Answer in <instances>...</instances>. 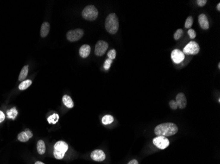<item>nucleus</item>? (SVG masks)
Instances as JSON below:
<instances>
[{
	"mask_svg": "<svg viewBox=\"0 0 220 164\" xmlns=\"http://www.w3.org/2000/svg\"><path fill=\"white\" fill-rule=\"evenodd\" d=\"M185 59V54L179 49H174L171 52V59L175 64H180Z\"/></svg>",
	"mask_w": 220,
	"mask_h": 164,
	"instance_id": "1a4fd4ad",
	"label": "nucleus"
},
{
	"mask_svg": "<svg viewBox=\"0 0 220 164\" xmlns=\"http://www.w3.org/2000/svg\"><path fill=\"white\" fill-rule=\"evenodd\" d=\"M113 62V60H111V59H106V61H105L104 62V68L105 70H109L111 66V63H112Z\"/></svg>",
	"mask_w": 220,
	"mask_h": 164,
	"instance_id": "a878e982",
	"label": "nucleus"
},
{
	"mask_svg": "<svg viewBox=\"0 0 220 164\" xmlns=\"http://www.w3.org/2000/svg\"><path fill=\"white\" fill-rule=\"evenodd\" d=\"M119 19L115 13L108 14L105 21V28L107 32L111 34H115L119 30Z\"/></svg>",
	"mask_w": 220,
	"mask_h": 164,
	"instance_id": "f03ea898",
	"label": "nucleus"
},
{
	"mask_svg": "<svg viewBox=\"0 0 220 164\" xmlns=\"http://www.w3.org/2000/svg\"><path fill=\"white\" fill-rule=\"evenodd\" d=\"M90 51H91V48L89 45L84 44L80 47L79 49V55L82 58H87L89 56Z\"/></svg>",
	"mask_w": 220,
	"mask_h": 164,
	"instance_id": "4468645a",
	"label": "nucleus"
},
{
	"mask_svg": "<svg viewBox=\"0 0 220 164\" xmlns=\"http://www.w3.org/2000/svg\"><path fill=\"white\" fill-rule=\"evenodd\" d=\"M153 144L160 150H164L170 145V141L165 137L157 136L153 139Z\"/></svg>",
	"mask_w": 220,
	"mask_h": 164,
	"instance_id": "423d86ee",
	"label": "nucleus"
},
{
	"mask_svg": "<svg viewBox=\"0 0 220 164\" xmlns=\"http://www.w3.org/2000/svg\"><path fill=\"white\" fill-rule=\"evenodd\" d=\"M108 48V43L106 41L103 40L98 41L96 44L94 53L96 56H100L104 55L105 51H106Z\"/></svg>",
	"mask_w": 220,
	"mask_h": 164,
	"instance_id": "6e6552de",
	"label": "nucleus"
},
{
	"mask_svg": "<svg viewBox=\"0 0 220 164\" xmlns=\"http://www.w3.org/2000/svg\"><path fill=\"white\" fill-rule=\"evenodd\" d=\"M198 22H199L200 27L203 30H208L209 28V21L206 14H200L198 17Z\"/></svg>",
	"mask_w": 220,
	"mask_h": 164,
	"instance_id": "ddd939ff",
	"label": "nucleus"
},
{
	"mask_svg": "<svg viewBox=\"0 0 220 164\" xmlns=\"http://www.w3.org/2000/svg\"><path fill=\"white\" fill-rule=\"evenodd\" d=\"M197 3L198 6H200V7H203V6L206 4L207 1L206 0H197Z\"/></svg>",
	"mask_w": 220,
	"mask_h": 164,
	"instance_id": "c85d7f7f",
	"label": "nucleus"
},
{
	"mask_svg": "<svg viewBox=\"0 0 220 164\" xmlns=\"http://www.w3.org/2000/svg\"><path fill=\"white\" fill-rule=\"evenodd\" d=\"M34 164H45L44 163L40 162V161H37V162H36Z\"/></svg>",
	"mask_w": 220,
	"mask_h": 164,
	"instance_id": "473e14b6",
	"label": "nucleus"
},
{
	"mask_svg": "<svg viewBox=\"0 0 220 164\" xmlns=\"http://www.w3.org/2000/svg\"><path fill=\"white\" fill-rule=\"evenodd\" d=\"M32 82L31 80L30 79H27V80H24L23 82H21V83L19 85V89L20 91H24L27 88H29L30 86L32 85Z\"/></svg>",
	"mask_w": 220,
	"mask_h": 164,
	"instance_id": "6ab92c4d",
	"label": "nucleus"
},
{
	"mask_svg": "<svg viewBox=\"0 0 220 164\" xmlns=\"http://www.w3.org/2000/svg\"><path fill=\"white\" fill-rule=\"evenodd\" d=\"M98 11L95 6L88 5L84 7L82 12V17L84 19L92 21L98 18Z\"/></svg>",
	"mask_w": 220,
	"mask_h": 164,
	"instance_id": "20e7f679",
	"label": "nucleus"
},
{
	"mask_svg": "<svg viewBox=\"0 0 220 164\" xmlns=\"http://www.w3.org/2000/svg\"><path fill=\"white\" fill-rule=\"evenodd\" d=\"M59 115L55 113V114H53L52 115L49 116L47 119V121L50 124H56L58 123V121H59Z\"/></svg>",
	"mask_w": 220,
	"mask_h": 164,
	"instance_id": "aec40b11",
	"label": "nucleus"
},
{
	"mask_svg": "<svg viewBox=\"0 0 220 164\" xmlns=\"http://www.w3.org/2000/svg\"><path fill=\"white\" fill-rule=\"evenodd\" d=\"M217 9L218 11H220V3H218V5H217Z\"/></svg>",
	"mask_w": 220,
	"mask_h": 164,
	"instance_id": "2f4dec72",
	"label": "nucleus"
},
{
	"mask_svg": "<svg viewBox=\"0 0 220 164\" xmlns=\"http://www.w3.org/2000/svg\"><path fill=\"white\" fill-rule=\"evenodd\" d=\"M90 157H91L92 160L95 161V162H103L105 160V154L104 152L102 150H95L92 152L90 154Z\"/></svg>",
	"mask_w": 220,
	"mask_h": 164,
	"instance_id": "9d476101",
	"label": "nucleus"
},
{
	"mask_svg": "<svg viewBox=\"0 0 220 164\" xmlns=\"http://www.w3.org/2000/svg\"><path fill=\"white\" fill-rule=\"evenodd\" d=\"M84 35V31L82 29H75L69 31L67 33V39L71 42L77 41L80 40Z\"/></svg>",
	"mask_w": 220,
	"mask_h": 164,
	"instance_id": "0eeeda50",
	"label": "nucleus"
},
{
	"mask_svg": "<svg viewBox=\"0 0 220 164\" xmlns=\"http://www.w3.org/2000/svg\"><path fill=\"white\" fill-rule=\"evenodd\" d=\"M170 108L175 110H176L177 108H178V106H177V104L176 103L175 100H170Z\"/></svg>",
	"mask_w": 220,
	"mask_h": 164,
	"instance_id": "cd10ccee",
	"label": "nucleus"
},
{
	"mask_svg": "<svg viewBox=\"0 0 220 164\" xmlns=\"http://www.w3.org/2000/svg\"><path fill=\"white\" fill-rule=\"evenodd\" d=\"M188 34L191 39H194L197 36V33L193 29H189L188 30Z\"/></svg>",
	"mask_w": 220,
	"mask_h": 164,
	"instance_id": "bb28decb",
	"label": "nucleus"
},
{
	"mask_svg": "<svg viewBox=\"0 0 220 164\" xmlns=\"http://www.w3.org/2000/svg\"><path fill=\"white\" fill-rule=\"evenodd\" d=\"M28 72H29V66L26 65L22 68V70H21L19 74V81L23 82L24 80L26 79L27 75H28Z\"/></svg>",
	"mask_w": 220,
	"mask_h": 164,
	"instance_id": "a211bd4d",
	"label": "nucleus"
},
{
	"mask_svg": "<svg viewBox=\"0 0 220 164\" xmlns=\"http://www.w3.org/2000/svg\"><path fill=\"white\" fill-rule=\"evenodd\" d=\"M184 34L183 30L182 29H178L177 30L175 33L173 35V38L175 40H178L179 39L183 36V35Z\"/></svg>",
	"mask_w": 220,
	"mask_h": 164,
	"instance_id": "b1692460",
	"label": "nucleus"
},
{
	"mask_svg": "<svg viewBox=\"0 0 220 164\" xmlns=\"http://www.w3.org/2000/svg\"><path fill=\"white\" fill-rule=\"evenodd\" d=\"M127 164H138V162L137 160H132Z\"/></svg>",
	"mask_w": 220,
	"mask_h": 164,
	"instance_id": "7c9ffc66",
	"label": "nucleus"
},
{
	"mask_svg": "<svg viewBox=\"0 0 220 164\" xmlns=\"http://www.w3.org/2000/svg\"><path fill=\"white\" fill-rule=\"evenodd\" d=\"M218 67H219V68H220V63L218 64Z\"/></svg>",
	"mask_w": 220,
	"mask_h": 164,
	"instance_id": "72a5a7b5",
	"label": "nucleus"
},
{
	"mask_svg": "<svg viewBox=\"0 0 220 164\" xmlns=\"http://www.w3.org/2000/svg\"><path fill=\"white\" fill-rule=\"evenodd\" d=\"M62 101L64 105L68 108H72L74 106V103L72 98L69 95H65L63 96Z\"/></svg>",
	"mask_w": 220,
	"mask_h": 164,
	"instance_id": "dca6fc26",
	"label": "nucleus"
},
{
	"mask_svg": "<svg viewBox=\"0 0 220 164\" xmlns=\"http://www.w3.org/2000/svg\"><path fill=\"white\" fill-rule=\"evenodd\" d=\"M175 101L177 104V106L181 109H184L186 106L187 100H186V98L185 94L183 93H179V94H177Z\"/></svg>",
	"mask_w": 220,
	"mask_h": 164,
	"instance_id": "f8f14e48",
	"label": "nucleus"
},
{
	"mask_svg": "<svg viewBox=\"0 0 220 164\" xmlns=\"http://www.w3.org/2000/svg\"><path fill=\"white\" fill-rule=\"evenodd\" d=\"M7 114L9 118H11V119H13V120H14L17 115V110H16L15 108L9 110L7 112Z\"/></svg>",
	"mask_w": 220,
	"mask_h": 164,
	"instance_id": "4be33fe9",
	"label": "nucleus"
},
{
	"mask_svg": "<svg viewBox=\"0 0 220 164\" xmlns=\"http://www.w3.org/2000/svg\"><path fill=\"white\" fill-rule=\"evenodd\" d=\"M200 51V47L196 41H191L184 47L183 53L185 55H194L198 54Z\"/></svg>",
	"mask_w": 220,
	"mask_h": 164,
	"instance_id": "39448f33",
	"label": "nucleus"
},
{
	"mask_svg": "<svg viewBox=\"0 0 220 164\" xmlns=\"http://www.w3.org/2000/svg\"><path fill=\"white\" fill-rule=\"evenodd\" d=\"M33 133L32 131L29 129H26L25 131L19 133V135L17 136V139L19 140L20 142H26L27 141H29V139H31Z\"/></svg>",
	"mask_w": 220,
	"mask_h": 164,
	"instance_id": "9b49d317",
	"label": "nucleus"
},
{
	"mask_svg": "<svg viewBox=\"0 0 220 164\" xmlns=\"http://www.w3.org/2000/svg\"><path fill=\"white\" fill-rule=\"evenodd\" d=\"M114 121V118L111 115H105L102 118V122L104 125H109L111 124Z\"/></svg>",
	"mask_w": 220,
	"mask_h": 164,
	"instance_id": "412c9836",
	"label": "nucleus"
},
{
	"mask_svg": "<svg viewBox=\"0 0 220 164\" xmlns=\"http://www.w3.org/2000/svg\"><path fill=\"white\" fill-rule=\"evenodd\" d=\"M69 149L67 142L63 141L57 142L54 145L53 156L57 160H62Z\"/></svg>",
	"mask_w": 220,
	"mask_h": 164,
	"instance_id": "7ed1b4c3",
	"label": "nucleus"
},
{
	"mask_svg": "<svg viewBox=\"0 0 220 164\" xmlns=\"http://www.w3.org/2000/svg\"><path fill=\"white\" fill-rule=\"evenodd\" d=\"M192 24H193V18H192L191 16H190L187 18V19H186V21H185V28L191 29V28L192 26Z\"/></svg>",
	"mask_w": 220,
	"mask_h": 164,
	"instance_id": "5701e85b",
	"label": "nucleus"
},
{
	"mask_svg": "<svg viewBox=\"0 0 220 164\" xmlns=\"http://www.w3.org/2000/svg\"><path fill=\"white\" fill-rule=\"evenodd\" d=\"M107 56H108V58H109L110 59H111V60H113V59H115V57H116L115 50V49L110 50L107 53Z\"/></svg>",
	"mask_w": 220,
	"mask_h": 164,
	"instance_id": "393cba45",
	"label": "nucleus"
},
{
	"mask_svg": "<svg viewBox=\"0 0 220 164\" xmlns=\"http://www.w3.org/2000/svg\"><path fill=\"white\" fill-rule=\"evenodd\" d=\"M50 24L45 22L41 26V29H40V35L42 38H46L47 35H48L50 32Z\"/></svg>",
	"mask_w": 220,
	"mask_h": 164,
	"instance_id": "2eb2a0df",
	"label": "nucleus"
},
{
	"mask_svg": "<svg viewBox=\"0 0 220 164\" xmlns=\"http://www.w3.org/2000/svg\"><path fill=\"white\" fill-rule=\"evenodd\" d=\"M178 127L175 124L171 122L164 123L158 125L155 127L154 133L157 136L170 137L173 136L177 133Z\"/></svg>",
	"mask_w": 220,
	"mask_h": 164,
	"instance_id": "f257e3e1",
	"label": "nucleus"
},
{
	"mask_svg": "<svg viewBox=\"0 0 220 164\" xmlns=\"http://www.w3.org/2000/svg\"><path fill=\"white\" fill-rule=\"evenodd\" d=\"M5 118V116L4 114V113L0 110V123H1V122L4 121Z\"/></svg>",
	"mask_w": 220,
	"mask_h": 164,
	"instance_id": "c756f323",
	"label": "nucleus"
},
{
	"mask_svg": "<svg viewBox=\"0 0 220 164\" xmlns=\"http://www.w3.org/2000/svg\"><path fill=\"white\" fill-rule=\"evenodd\" d=\"M37 152L40 155H43L45 154L46 148V144H45V142L44 141H42V140H39L37 144Z\"/></svg>",
	"mask_w": 220,
	"mask_h": 164,
	"instance_id": "f3484780",
	"label": "nucleus"
}]
</instances>
